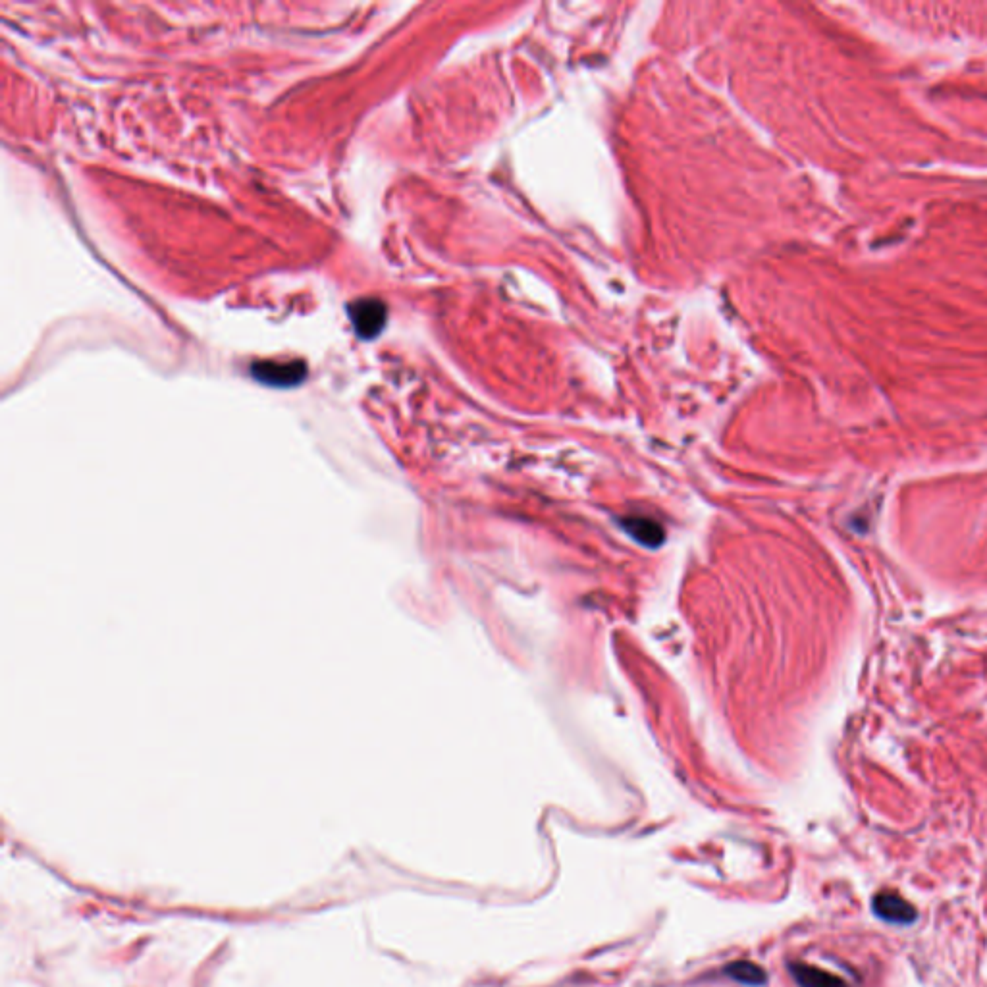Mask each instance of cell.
Here are the masks:
<instances>
[{
    "label": "cell",
    "mask_w": 987,
    "mask_h": 987,
    "mask_svg": "<svg viewBox=\"0 0 987 987\" xmlns=\"http://www.w3.org/2000/svg\"><path fill=\"white\" fill-rule=\"evenodd\" d=\"M789 974L799 987H849L845 980L806 962H789Z\"/></svg>",
    "instance_id": "4"
},
{
    "label": "cell",
    "mask_w": 987,
    "mask_h": 987,
    "mask_svg": "<svg viewBox=\"0 0 987 987\" xmlns=\"http://www.w3.org/2000/svg\"><path fill=\"white\" fill-rule=\"evenodd\" d=\"M723 974L743 986L762 987L768 984V972L752 961L729 962L723 968Z\"/></svg>",
    "instance_id": "5"
},
{
    "label": "cell",
    "mask_w": 987,
    "mask_h": 987,
    "mask_svg": "<svg viewBox=\"0 0 987 987\" xmlns=\"http://www.w3.org/2000/svg\"><path fill=\"white\" fill-rule=\"evenodd\" d=\"M627 527H629V533L635 534L641 542H646V544H648L646 534H650V536L656 540V534L662 533V531L658 529V525L648 523V521H644V519H641V521H635V523H627ZM656 542H658V540H656Z\"/></svg>",
    "instance_id": "6"
},
{
    "label": "cell",
    "mask_w": 987,
    "mask_h": 987,
    "mask_svg": "<svg viewBox=\"0 0 987 987\" xmlns=\"http://www.w3.org/2000/svg\"><path fill=\"white\" fill-rule=\"evenodd\" d=\"M874 914L893 926H910L918 920V912L901 895L891 891H881L872 899Z\"/></svg>",
    "instance_id": "3"
},
{
    "label": "cell",
    "mask_w": 987,
    "mask_h": 987,
    "mask_svg": "<svg viewBox=\"0 0 987 987\" xmlns=\"http://www.w3.org/2000/svg\"><path fill=\"white\" fill-rule=\"evenodd\" d=\"M349 317H351L353 328H355L359 338L373 340L382 332V328L386 324L388 309L380 299L367 297V299L355 301L349 307Z\"/></svg>",
    "instance_id": "1"
},
{
    "label": "cell",
    "mask_w": 987,
    "mask_h": 987,
    "mask_svg": "<svg viewBox=\"0 0 987 987\" xmlns=\"http://www.w3.org/2000/svg\"><path fill=\"white\" fill-rule=\"evenodd\" d=\"M251 373L259 382H265L267 386H272V388H292L295 384L305 380L307 369L299 361H292V363L259 361L251 367Z\"/></svg>",
    "instance_id": "2"
}]
</instances>
